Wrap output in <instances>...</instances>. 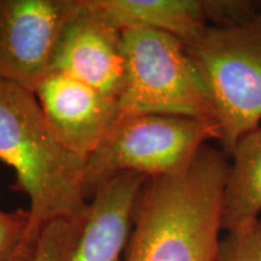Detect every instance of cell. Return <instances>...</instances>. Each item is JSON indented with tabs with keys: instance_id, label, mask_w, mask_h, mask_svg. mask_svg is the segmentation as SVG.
Instances as JSON below:
<instances>
[{
	"instance_id": "1",
	"label": "cell",
	"mask_w": 261,
	"mask_h": 261,
	"mask_svg": "<svg viewBox=\"0 0 261 261\" xmlns=\"http://www.w3.org/2000/svg\"><path fill=\"white\" fill-rule=\"evenodd\" d=\"M228 168L207 144L182 171L146 179L120 261H217Z\"/></svg>"
},
{
	"instance_id": "2",
	"label": "cell",
	"mask_w": 261,
	"mask_h": 261,
	"mask_svg": "<svg viewBox=\"0 0 261 261\" xmlns=\"http://www.w3.org/2000/svg\"><path fill=\"white\" fill-rule=\"evenodd\" d=\"M86 160L52 129L33 91L0 80V161L14 169L11 189L31 201L32 240L51 221L86 213Z\"/></svg>"
},
{
	"instance_id": "3",
	"label": "cell",
	"mask_w": 261,
	"mask_h": 261,
	"mask_svg": "<svg viewBox=\"0 0 261 261\" xmlns=\"http://www.w3.org/2000/svg\"><path fill=\"white\" fill-rule=\"evenodd\" d=\"M122 37L126 79L117 100L121 117L160 114L217 123L207 86L184 42L148 28L123 29Z\"/></svg>"
},
{
	"instance_id": "4",
	"label": "cell",
	"mask_w": 261,
	"mask_h": 261,
	"mask_svg": "<svg viewBox=\"0 0 261 261\" xmlns=\"http://www.w3.org/2000/svg\"><path fill=\"white\" fill-rule=\"evenodd\" d=\"M207 86L231 154L244 135L261 121V16L232 25H210L187 46Z\"/></svg>"
},
{
	"instance_id": "5",
	"label": "cell",
	"mask_w": 261,
	"mask_h": 261,
	"mask_svg": "<svg viewBox=\"0 0 261 261\" xmlns=\"http://www.w3.org/2000/svg\"><path fill=\"white\" fill-rule=\"evenodd\" d=\"M219 126L194 117L143 114L121 117L110 135L86 160L84 188L87 198L120 173L146 178L167 177L185 169Z\"/></svg>"
},
{
	"instance_id": "6",
	"label": "cell",
	"mask_w": 261,
	"mask_h": 261,
	"mask_svg": "<svg viewBox=\"0 0 261 261\" xmlns=\"http://www.w3.org/2000/svg\"><path fill=\"white\" fill-rule=\"evenodd\" d=\"M77 8L79 0H0V80L34 92Z\"/></svg>"
},
{
	"instance_id": "7",
	"label": "cell",
	"mask_w": 261,
	"mask_h": 261,
	"mask_svg": "<svg viewBox=\"0 0 261 261\" xmlns=\"http://www.w3.org/2000/svg\"><path fill=\"white\" fill-rule=\"evenodd\" d=\"M34 94L62 142L86 159L102 144L121 117L116 99L60 71L46 75Z\"/></svg>"
},
{
	"instance_id": "8",
	"label": "cell",
	"mask_w": 261,
	"mask_h": 261,
	"mask_svg": "<svg viewBox=\"0 0 261 261\" xmlns=\"http://www.w3.org/2000/svg\"><path fill=\"white\" fill-rule=\"evenodd\" d=\"M52 71H60L119 100L126 79L122 31L79 0L65 25Z\"/></svg>"
},
{
	"instance_id": "9",
	"label": "cell",
	"mask_w": 261,
	"mask_h": 261,
	"mask_svg": "<svg viewBox=\"0 0 261 261\" xmlns=\"http://www.w3.org/2000/svg\"><path fill=\"white\" fill-rule=\"evenodd\" d=\"M145 175L120 173L97 189L84 215L69 261H120Z\"/></svg>"
},
{
	"instance_id": "10",
	"label": "cell",
	"mask_w": 261,
	"mask_h": 261,
	"mask_svg": "<svg viewBox=\"0 0 261 261\" xmlns=\"http://www.w3.org/2000/svg\"><path fill=\"white\" fill-rule=\"evenodd\" d=\"M117 28H148L167 33L185 44L210 27L207 4L201 0H84Z\"/></svg>"
},
{
	"instance_id": "11",
	"label": "cell",
	"mask_w": 261,
	"mask_h": 261,
	"mask_svg": "<svg viewBox=\"0 0 261 261\" xmlns=\"http://www.w3.org/2000/svg\"><path fill=\"white\" fill-rule=\"evenodd\" d=\"M224 189L223 230L259 220L261 213V127L244 135L232 151Z\"/></svg>"
},
{
	"instance_id": "12",
	"label": "cell",
	"mask_w": 261,
	"mask_h": 261,
	"mask_svg": "<svg viewBox=\"0 0 261 261\" xmlns=\"http://www.w3.org/2000/svg\"><path fill=\"white\" fill-rule=\"evenodd\" d=\"M81 219H58L45 225L38 234L32 261H69L81 230Z\"/></svg>"
},
{
	"instance_id": "13",
	"label": "cell",
	"mask_w": 261,
	"mask_h": 261,
	"mask_svg": "<svg viewBox=\"0 0 261 261\" xmlns=\"http://www.w3.org/2000/svg\"><path fill=\"white\" fill-rule=\"evenodd\" d=\"M217 261H261V220L228 231L220 240Z\"/></svg>"
},
{
	"instance_id": "14",
	"label": "cell",
	"mask_w": 261,
	"mask_h": 261,
	"mask_svg": "<svg viewBox=\"0 0 261 261\" xmlns=\"http://www.w3.org/2000/svg\"><path fill=\"white\" fill-rule=\"evenodd\" d=\"M29 211H0V261H10L25 242L37 241L29 237Z\"/></svg>"
},
{
	"instance_id": "15",
	"label": "cell",
	"mask_w": 261,
	"mask_h": 261,
	"mask_svg": "<svg viewBox=\"0 0 261 261\" xmlns=\"http://www.w3.org/2000/svg\"><path fill=\"white\" fill-rule=\"evenodd\" d=\"M37 241H28L10 261H32Z\"/></svg>"
},
{
	"instance_id": "16",
	"label": "cell",
	"mask_w": 261,
	"mask_h": 261,
	"mask_svg": "<svg viewBox=\"0 0 261 261\" xmlns=\"http://www.w3.org/2000/svg\"><path fill=\"white\" fill-rule=\"evenodd\" d=\"M260 9H261V3H260ZM260 16H261V12H260Z\"/></svg>"
}]
</instances>
